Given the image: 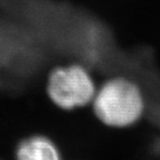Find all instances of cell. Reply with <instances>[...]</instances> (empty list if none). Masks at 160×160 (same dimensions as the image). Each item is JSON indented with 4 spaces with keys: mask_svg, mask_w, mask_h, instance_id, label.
Masks as SVG:
<instances>
[{
    "mask_svg": "<svg viewBox=\"0 0 160 160\" xmlns=\"http://www.w3.org/2000/svg\"><path fill=\"white\" fill-rule=\"evenodd\" d=\"M16 160H62L56 143L42 134L27 136L16 148Z\"/></svg>",
    "mask_w": 160,
    "mask_h": 160,
    "instance_id": "3957f363",
    "label": "cell"
},
{
    "mask_svg": "<svg viewBox=\"0 0 160 160\" xmlns=\"http://www.w3.org/2000/svg\"><path fill=\"white\" fill-rule=\"evenodd\" d=\"M46 92L56 107L72 111L92 103L97 86L88 67L79 62H66L51 68L47 75Z\"/></svg>",
    "mask_w": 160,
    "mask_h": 160,
    "instance_id": "7a4b0ae2",
    "label": "cell"
},
{
    "mask_svg": "<svg viewBox=\"0 0 160 160\" xmlns=\"http://www.w3.org/2000/svg\"><path fill=\"white\" fill-rule=\"evenodd\" d=\"M92 103L97 119L111 128L132 126L142 119L145 111L142 88L125 76H112L104 81Z\"/></svg>",
    "mask_w": 160,
    "mask_h": 160,
    "instance_id": "6da1fadb",
    "label": "cell"
}]
</instances>
